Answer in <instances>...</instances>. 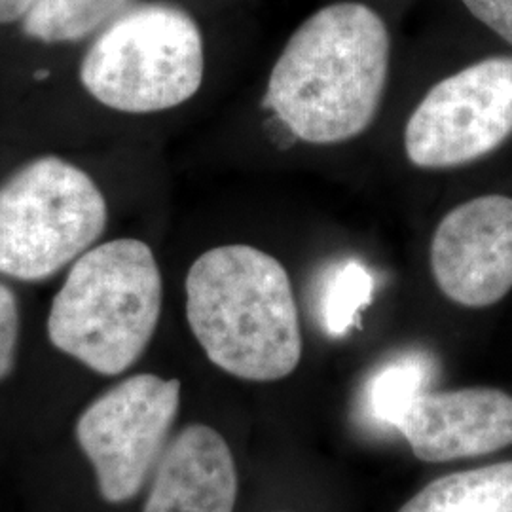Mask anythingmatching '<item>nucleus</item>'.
<instances>
[{"mask_svg": "<svg viewBox=\"0 0 512 512\" xmlns=\"http://www.w3.org/2000/svg\"><path fill=\"white\" fill-rule=\"evenodd\" d=\"M37 0H0V23H10L23 19Z\"/></svg>", "mask_w": 512, "mask_h": 512, "instance_id": "17", "label": "nucleus"}, {"mask_svg": "<svg viewBox=\"0 0 512 512\" xmlns=\"http://www.w3.org/2000/svg\"><path fill=\"white\" fill-rule=\"evenodd\" d=\"M203 38L186 12L148 4L124 12L84 55L80 82L97 103L126 114L175 109L200 92Z\"/></svg>", "mask_w": 512, "mask_h": 512, "instance_id": "4", "label": "nucleus"}, {"mask_svg": "<svg viewBox=\"0 0 512 512\" xmlns=\"http://www.w3.org/2000/svg\"><path fill=\"white\" fill-rule=\"evenodd\" d=\"M129 0H37L23 18L29 37L48 44L74 42L120 18Z\"/></svg>", "mask_w": 512, "mask_h": 512, "instance_id": "12", "label": "nucleus"}, {"mask_svg": "<svg viewBox=\"0 0 512 512\" xmlns=\"http://www.w3.org/2000/svg\"><path fill=\"white\" fill-rule=\"evenodd\" d=\"M399 512H512V461L437 478Z\"/></svg>", "mask_w": 512, "mask_h": 512, "instance_id": "11", "label": "nucleus"}, {"mask_svg": "<svg viewBox=\"0 0 512 512\" xmlns=\"http://www.w3.org/2000/svg\"><path fill=\"white\" fill-rule=\"evenodd\" d=\"M478 21L512 46V0H461Z\"/></svg>", "mask_w": 512, "mask_h": 512, "instance_id": "16", "label": "nucleus"}, {"mask_svg": "<svg viewBox=\"0 0 512 512\" xmlns=\"http://www.w3.org/2000/svg\"><path fill=\"white\" fill-rule=\"evenodd\" d=\"M389 61L384 19L359 2L330 4L289 38L270 74L264 105L304 143H346L376 120Z\"/></svg>", "mask_w": 512, "mask_h": 512, "instance_id": "1", "label": "nucleus"}, {"mask_svg": "<svg viewBox=\"0 0 512 512\" xmlns=\"http://www.w3.org/2000/svg\"><path fill=\"white\" fill-rule=\"evenodd\" d=\"M186 319L207 359L247 382H277L302 359V330L285 266L251 245H220L186 275Z\"/></svg>", "mask_w": 512, "mask_h": 512, "instance_id": "2", "label": "nucleus"}, {"mask_svg": "<svg viewBox=\"0 0 512 512\" xmlns=\"http://www.w3.org/2000/svg\"><path fill=\"white\" fill-rule=\"evenodd\" d=\"M19 338L18 298L0 283V382H4L16 365Z\"/></svg>", "mask_w": 512, "mask_h": 512, "instance_id": "15", "label": "nucleus"}, {"mask_svg": "<svg viewBox=\"0 0 512 512\" xmlns=\"http://www.w3.org/2000/svg\"><path fill=\"white\" fill-rule=\"evenodd\" d=\"M433 380V361L423 353H406L384 366L368 380L366 408L372 420L397 427L406 408L421 393L429 391Z\"/></svg>", "mask_w": 512, "mask_h": 512, "instance_id": "13", "label": "nucleus"}, {"mask_svg": "<svg viewBox=\"0 0 512 512\" xmlns=\"http://www.w3.org/2000/svg\"><path fill=\"white\" fill-rule=\"evenodd\" d=\"M181 406V382L135 374L97 397L76 421L105 501L124 503L145 486Z\"/></svg>", "mask_w": 512, "mask_h": 512, "instance_id": "7", "label": "nucleus"}, {"mask_svg": "<svg viewBox=\"0 0 512 512\" xmlns=\"http://www.w3.org/2000/svg\"><path fill=\"white\" fill-rule=\"evenodd\" d=\"M164 281L145 241L97 243L76 258L48 315L55 348L103 376L139 361L162 313Z\"/></svg>", "mask_w": 512, "mask_h": 512, "instance_id": "3", "label": "nucleus"}, {"mask_svg": "<svg viewBox=\"0 0 512 512\" xmlns=\"http://www.w3.org/2000/svg\"><path fill=\"white\" fill-rule=\"evenodd\" d=\"M109 209L78 165L42 156L0 186V274L42 281L99 243Z\"/></svg>", "mask_w": 512, "mask_h": 512, "instance_id": "5", "label": "nucleus"}, {"mask_svg": "<svg viewBox=\"0 0 512 512\" xmlns=\"http://www.w3.org/2000/svg\"><path fill=\"white\" fill-rule=\"evenodd\" d=\"M236 497L230 446L215 429L196 423L165 448L143 512H234Z\"/></svg>", "mask_w": 512, "mask_h": 512, "instance_id": "10", "label": "nucleus"}, {"mask_svg": "<svg viewBox=\"0 0 512 512\" xmlns=\"http://www.w3.org/2000/svg\"><path fill=\"white\" fill-rule=\"evenodd\" d=\"M512 135V55H495L435 84L410 114L404 150L421 169L471 164Z\"/></svg>", "mask_w": 512, "mask_h": 512, "instance_id": "6", "label": "nucleus"}, {"mask_svg": "<svg viewBox=\"0 0 512 512\" xmlns=\"http://www.w3.org/2000/svg\"><path fill=\"white\" fill-rule=\"evenodd\" d=\"M440 291L465 308H488L512 289V198L488 194L454 207L431 239Z\"/></svg>", "mask_w": 512, "mask_h": 512, "instance_id": "8", "label": "nucleus"}, {"mask_svg": "<svg viewBox=\"0 0 512 512\" xmlns=\"http://www.w3.org/2000/svg\"><path fill=\"white\" fill-rule=\"evenodd\" d=\"M395 429L427 463L492 454L512 444V397L494 387L425 391Z\"/></svg>", "mask_w": 512, "mask_h": 512, "instance_id": "9", "label": "nucleus"}, {"mask_svg": "<svg viewBox=\"0 0 512 512\" xmlns=\"http://www.w3.org/2000/svg\"><path fill=\"white\" fill-rule=\"evenodd\" d=\"M374 275L363 262L346 258L332 264L319 289V317L325 332L340 338L359 325L374 296Z\"/></svg>", "mask_w": 512, "mask_h": 512, "instance_id": "14", "label": "nucleus"}]
</instances>
